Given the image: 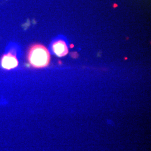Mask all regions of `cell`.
<instances>
[{
  "label": "cell",
  "instance_id": "obj_1",
  "mask_svg": "<svg viewBox=\"0 0 151 151\" xmlns=\"http://www.w3.org/2000/svg\"><path fill=\"white\" fill-rule=\"evenodd\" d=\"M27 60L28 63L32 68H43L50 64V54L44 45L35 44L28 49Z\"/></svg>",
  "mask_w": 151,
  "mask_h": 151
},
{
  "label": "cell",
  "instance_id": "obj_2",
  "mask_svg": "<svg viewBox=\"0 0 151 151\" xmlns=\"http://www.w3.org/2000/svg\"><path fill=\"white\" fill-rule=\"evenodd\" d=\"M0 63L2 68L5 70H12L17 68L19 62L16 51L12 49L4 54L1 58Z\"/></svg>",
  "mask_w": 151,
  "mask_h": 151
},
{
  "label": "cell",
  "instance_id": "obj_3",
  "mask_svg": "<svg viewBox=\"0 0 151 151\" xmlns=\"http://www.w3.org/2000/svg\"><path fill=\"white\" fill-rule=\"evenodd\" d=\"M51 50L58 57H65L69 52L68 45L63 39H58L53 42L51 45Z\"/></svg>",
  "mask_w": 151,
  "mask_h": 151
}]
</instances>
